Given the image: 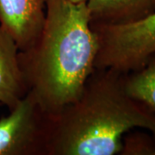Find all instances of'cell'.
Wrapping results in <instances>:
<instances>
[{"label": "cell", "instance_id": "8fae6325", "mask_svg": "<svg viewBox=\"0 0 155 155\" xmlns=\"http://www.w3.org/2000/svg\"><path fill=\"white\" fill-rule=\"evenodd\" d=\"M153 5H154V7H155V0H153Z\"/></svg>", "mask_w": 155, "mask_h": 155}, {"label": "cell", "instance_id": "30bf717a", "mask_svg": "<svg viewBox=\"0 0 155 155\" xmlns=\"http://www.w3.org/2000/svg\"><path fill=\"white\" fill-rule=\"evenodd\" d=\"M73 3H81V2H86L87 0H70Z\"/></svg>", "mask_w": 155, "mask_h": 155}, {"label": "cell", "instance_id": "5b68a950", "mask_svg": "<svg viewBox=\"0 0 155 155\" xmlns=\"http://www.w3.org/2000/svg\"><path fill=\"white\" fill-rule=\"evenodd\" d=\"M46 0H0V26L15 39L20 51L37 41L43 26Z\"/></svg>", "mask_w": 155, "mask_h": 155}, {"label": "cell", "instance_id": "6da1fadb", "mask_svg": "<svg viewBox=\"0 0 155 155\" xmlns=\"http://www.w3.org/2000/svg\"><path fill=\"white\" fill-rule=\"evenodd\" d=\"M97 51L86 2L46 0L37 41L18 53L28 91L42 110L53 115L77 99L96 69Z\"/></svg>", "mask_w": 155, "mask_h": 155}, {"label": "cell", "instance_id": "9c48e42d", "mask_svg": "<svg viewBox=\"0 0 155 155\" xmlns=\"http://www.w3.org/2000/svg\"><path fill=\"white\" fill-rule=\"evenodd\" d=\"M123 136L122 155H155V140L144 132H131Z\"/></svg>", "mask_w": 155, "mask_h": 155}, {"label": "cell", "instance_id": "52a82bcc", "mask_svg": "<svg viewBox=\"0 0 155 155\" xmlns=\"http://www.w3.org/2000/svg\"><path fill=\"white\" fill-rule=\"evenodd\" d=\"M86 5L95 24H128L155 11L153 0H87Z\"/></svg>", "mask_w": 155, "mask_h": 155}, {"label": "cell", "instance_id": "3957f363", "mask_svg": "<svg viewBox=\"0 0 155 155\" xmlns=\"http://www.w3.org/2000/svg\"><path fill=\"white\" fill-rule=\"evenodd\" d=\"M91 24L98 40L96 69L127 73L140 69L155 53V11L128 24Z\"/></svg>", "mask_w": 155, "mask_h": 155}, {"label": "cell", "instance_id": "7a4b0ae2", "mask_svg": "<svg viewBox=\"0 0 155 155\" xmlns=\"http://www.w3.org/2000/svg\"><path fill=\"white\" fill-rule=\"evenodd\" d=\"M124 74L95 69L80 96L49 116L47 155H115L124 134L143 128L155 140V112L133 99Z\"/></svg>", "mask_w": 155, "mask_h": 155}, {"label": "cell", "instance_id": "277c9868", "mask_svg": "<svg viewBox=\"0 0 155 155\" xmlns=\"http://www.w3.org/2000/svg\"><path fill=\"white\" fill-rule=\"evenodd\" d=\"M49 116L28 94L0 119V155H47Z\"/></svg>", "mask_w": 155, "mask_h": 155}, {"label": "cell", "instance_id": "7c38bea8", "mask_svg": "<svg viewBox=\"0 0 155 155\" xmlns=\"http://www.w3.org/2000/svg\"><path fill=\"white\" fill-rule=\"evenodd\" d=\"M0 106H1V105H0Z\"/></svg>", "mask_w": 155, "mask_h": 155}, {"label": "cell", "instance_id": "8992f818", "mask_svg": "<svg viewBox=\"0 0 155 155\" xmlns=\"http://www.w3.org/2000/svg\"><path fill=\"white\" fill-rule=\"evenodd\" d=\"M15 39L0 26V105L11 110L28 94V88L19 64Z\"/></svg>", "mask_w": 155, "mask_h": 155}, {"label": "cell", "instance_id": "ba28073f", "mask_svg": "<svg viewBox=\"0 0 155 155\" xmlns=\"http://www.w3.org/2000/svg\"><path fill=\"white\" fill-rule=\"evenodd\" d=\"M124 87L133 99L155 112V53L140 69L124 74Z\"/></svg>", "mask_w": 155, "mask_h": 155}]
</instances>
